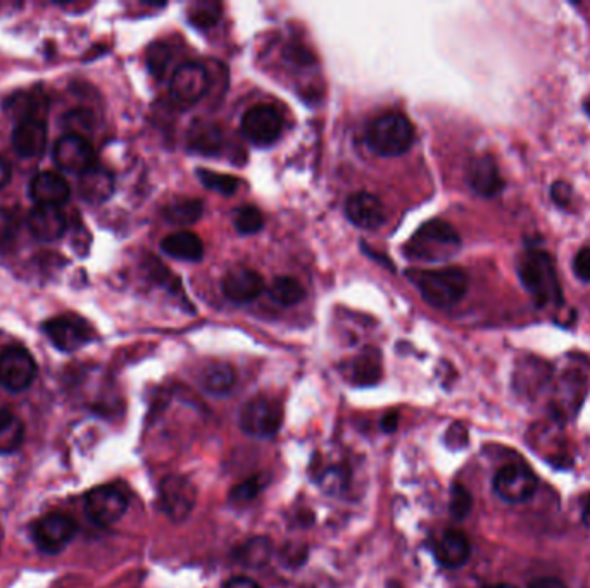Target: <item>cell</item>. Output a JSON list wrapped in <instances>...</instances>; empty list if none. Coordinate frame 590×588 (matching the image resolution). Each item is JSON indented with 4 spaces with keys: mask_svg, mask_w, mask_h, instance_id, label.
I'll use <instances>...</instances> for the list:
<instances>
[{
    "mask_svg": "<svg viewBox=\"0 0 590 588\" xmlns=\"http://www.w3.org/2000/svg\"><path fill=\"white\" fill-rule=\"evenodd\" d=\"M344 483H346V476L340 470H328L321 476V488H325V492H339L340 488L344 487Z\"/></svg>",
    "mask_w": 590,
    "mask_h": 588,
    "instance_id": "cell-42",
    "label": "cell"
},
{
    "mask_svg": "<svg viewBox=\"0 0 590 588\" xmlns=\"http://www.w3.org/2000/svg\"><path fill=\"white\" fill-rule=\"evenodd\" d=\"M42 102L45 104V99H38V95L16 94L9 97L6 109L9 113H13L14 116H18L19 121L28 118L40 119L38 111H40Z\"/></svg>",
    "mask_w": 590,
    "mask_h": 588,
    "instance_id": "cell-32",
    "label": "cell"
},
{
    "mask_svg": "<svg viewBox=\"0 0 590 588\" xmlns=\"http://www.w3.org/2000/svg\"><path fill=\"white\" fill-rule=\"evenodd\" d=\"M271 551L273 549L268 538H252L240 547L239 561L247 568H263L270 563Z\"/></svg>",
    "mask_w": 590,
    "mask_h": 588,
    "instance_id": "cell-31",
    "label": "cell"
},
{
    "mask_svg": "<svg viewBox=\"0 0 590 588\" xmlns=\"http://www.w3.org/2000/svg\"><path fill=\"white\" fill-rule=\"evenodd\" d=\"M18 233V221L11 211L6 207H0V247L13 242V238Z\"/></svg>",
    "mask_w": 590,
    "mask_h": 588,
    "instance_id": "cell-40",
    "label": "cell"
},
{
    "mask_svg": "<svg viewBox=\"0 0 590 588\" xmlns=\"http://www.w3.org/2000/svg\"><path fill=\"white\" fill-rule=\"evenodd\" d=\"M9 180H11V166H9L6 159L0 157V190L6 187Z\"/></svg>",
    "mask_w": 590,
    "mask_h": 588,
    "instance_id": "cell-47",
    "label": "cell"
},
{
    "mask_svg": "<svg viewBox=\"0 0 590 588\" xmlns=\"http://www.w3.org/2000/svg\"><path fill=\"white\" fill-rule=\"evenodd\" d=\"M95 159L97 157H95L94 145L83 135L66 133L57 140L54 147V161L57 166L76 175H83L88 169L97 166Z\"/></svg>",
    "mask_w": 590,
    "mask_h": 588,
    "instance_id": "cell-11",
    "label": "cell"
},
{
    "mask_svg": "<svg viewBox=\"0 0 590 588\" xmlns=\"http://www.w3.org/2000/svg\"><path fill=\"white\" fill-rule=\"evenodd\" d=\"M521 283L539 307L563 304L553 257L539 249L525 252L518 263Z\"/></svg>",
    "mask_w": 590,
    "mask_h": 588,
    "instance_id": "cell-3",
    "label": "cell"
},
{
    "mask_svg": "<svg viewBox=\"0 0 590 588\" xmlns=\"http://www.w3.org/2000/svg\"><path fill=\"white\" fill-rule=\"evenodd\" d=\"M64 123H66V128L70 130L68 133H76V135H83L85 137V132L92 130L94 116L87 109H75V111H71L66 116Z\"/></svg>",
    "mask_w": 590,
    "mask_h": 588,
    "instance_id": "cell-39",
    "label": "cell"
},
{
    "mask_svg": "<svg viewBox=\"0 0 590 588\" xmlns=\"http://www.w3.org/2000/svg\"><path fill=\"white\" fill-rule=\"evenodd\" d=\"M128 509L126 495L114 487H97L85 495L88 520L99 526H111L123 518Z\"/></svg>",
    "mask_w": 590,
    "mask_h": 588,
    "instance_id": "cell-10",
    "label": "cell"
},
{
    "mask_svg": "<svg viewBox=\"0 0 590 588\" xmlns=\"http://www.w3.org/2000/svg\"><path fill=\"white\" fill-rule=\"evenodd\" d=\"M387 588H402V587L397 582H389V583H387Z\"/></svg>",
    "mask_w": 590,
    "mask_h": 588,
    "instance_id": "cell-51",
    "label": "cell"
},
{
    "mask_svg": "<svg viewBox=\"0 0 590 588\" xmlns=\"http://www.w3.org/2000/svg\"><path fill=\"white\" fill-rule=\"evenodd\" d=\"M190 147L204 156H216L223 145V135L213 123H195L190 130Z\"/></svg>",
    "mask_w": 590,
    "mask_h": 588,
    "instance_id": "cell-27",
    "label": "cell"
},
{
    "mask_svg": "<svg viewBox=\"0 0 590 588\" xmlns=\"http://www.w3.org/2000/svg\"><path fill=\"white\" fill-rule=\"evenodd\" d=\"M70 195L68 182L52 171L38 173L30 183V197L37 206H63L64 202L70 201Z\"/></svg>",
    "mask_w": 590,
    "mask_h": 588,
    "instance_id": "cell-20",
    "label": "cell"
},
{
    "mask_svg": "<svg viewBox=\"0 0 590 588\" xmlns=\"http://www.w3.org/2000/svg\"><path fill=\"white\" fill-rule=\"evenodd\" d=\"M264 487H266V478L264 476H252L249 480H245L237 487L232 488L230 502H233V504H247V502L254 501L261 494Z\"/></svg>",
    "mask_w": 590,
    "mask_h": 588,
    "instance_id": "cell-36",
    "label": "cell"
},
{
    "mask_svg": "<svg viewBox=\"0 0 590 588\" xmlns=\"http://www.w3.org/2000/svg\"><path fill=\"white\" fill-rule=\"evenodd\" d=\"M582 521H584V525L590 530V495L587 497V501H585L584 509H582Z\"/></svg>",
    "mask_w": 590,
    "mask_h": 588,
    "instance_id": "cell-48",
    "label": "cell"
},
{
    "mask_svg": "<svg viewBox=\"0 0 590 588\" xmlns=\"http://www.w3.org/2000/svg\"><path fill=\"white\" fill-rule=\"evenodd\" d=\"M415 142V128L406 116L387 113L371 121L366 130V144L382 157L406 154Z\"/></svg>",
    "mask_w": 590,
    "mask_h": 588,
    "instance_id": "cell-4",
    "label": "cell"
},
{
    "mask_svg": "<svg viewBox=\"0 0 590 588\" xmlns=\"http://www.w3.org/2000/svg\"><path fill=\"white\" fill-rule=\"evenodd\" d=\"M573 273L582 282H590V247H584L573 259Z\"/></svg>",
    "mask_w": 590,
    "mask_h": 588,
    "instance_id": "cell-41",
    "label": "cell"
},
{
    "mask_svg": "<svg viewBox=\"0 0 590 588\" xmlns=\"http://www.w3.org/2000/svg\"><path fill=\"white\" fill-rule=\"evenodd\" d=\"M282 420L280 404L266 397H258L247 402L239 416L242 432L258 438L273 437L280 430Z\"/></svg>",
    "mask_w": 590,
    "mask_h": 588,
    "instance_id": "cell-6",
    "label": "cell"
},
{
    "mask_svg": "<svg viewBox=\"0 0 590 588\" xmlns=\"http://www.w3.org/2000/svg\"><path fill=\"white\" fill-rule=\"evenodd\" d=\"M397 425H399V414L387 413L383 416L382 430L383 432L392 433L396 432Z\"/></svg>",
    "mask_w": 590,
    "mask_h": 588,
    "instance_id": "cell-46",
    "label": "cell"
},
{
    "mask_svg": "<svg viewBox=\"0 0 590 588\" xmlns=\"http://www.w3.org/2000/svg\"><path fill=\"white\" fill-rule=\"evenodd\" d=\"M201 385L213 395H225L235 385V371L226 363H211L202 370Z\"/></svg>",
    "mask_w": 590,
    "mask_h": 588,
    "instance_id": "cell-26",
    "label": "cell"
},
{
    "mask_svg": "<svg viewBox=\"0 0 590 588\" xmlns=\"http://www.w3.org/2000/svg\"><path fill=\"white\" fill-rule=\"evenodd\" d=\"M28 228L38 240L54 242L63 237L68 228V219L61 207L37 206L28 214Z\"/></svg>",
    "mask_w": 590,
    "mask_h": 588,
    "instance_id": "cell-19",
    "label": "cell"
},
{
    "mask_svg": "<svg viewBox=\"0 0 590 588\" xmlns=\"http://www.w3.org/2000/svg\"><path fill=\"white\" fill-rule=\"evenodd\" d=\"M485 588H516L515 585H511V583H494V585H489V587Z\"/></svg>",
    "mask_w": 590,
    "mask_h": 588,
    "instance_id": "cell-49",
    "label": "cell"
},
{
    "mask_svg": "<svg viewBox=\"0 0 590 588\" xmlns=\"http://www.w3.org/2000/svg\"><path fill=\"white\" fill-rule=\"evenodd\" d=\"M346 216L361 230H377L385 221V207L375 195L359 192L347 199Z\"/></svg>",
    "mask_w": 590,
    "mask_h": 588,
    "instance_id": "cell-18",
    "label": "cell"
},
{
    "mask_svg": "<svg viewBox=\"0 0 590 588\" xmlns=\"http://www.w3.org/2000/svg\"><path fill=\"white\" fill-rule=\"evenodd\" d=\"M471 545L465 533L449 530L435 545V557L442 566L458 570L470 561Z\"/></svg>",
    "mask_w": 590,
    "mask_h": 588,
    "instance_id": "cell-22",
    "label": "cell"
},
{
    "mask_svg": "<svg viewBox=\"0 0 590 588\" xmlns=\"http://www.w3.org/2000/svg\"><path fill=\"white\" fill-rule=\"evenodd\" d=\"M76 535V523L66 514L52 513L33 526V540L40 551L56 554L63 551Z\"/></svg>",
    "mask_w": 590,
    "mask_h": 588,
    "instance_id": "cell-12",
    "label": "cell"
},
{
    "mask_svg": "<svg viewBox=\"0 0 590 588\" xmlns=\"http://www.w3.org/2000/svg\"><path fill=\"white\" fill-rule=\"evenodd\" d=\"M25 442V425L18 416L0 411V454H13Z\"/></svg>",
    "mask_w": 590,
    "mask_h": 588,
    "instance_id": "cell-28",
    "label": "cell"
},
{
    "mask_svg": "<svg viewBox=\"0 0 590 588\" xmlns=\"http://www.w3.org/2000/svg\"><path fill=\"white\" fill-rule=\"evenodd\" d=\"M461 237L442 219H432L416 230L404 245V256L418 263H444L458 254Z\"/></svg>",
    "mask_w": 590,
    "mask_h": 588,
    "instance_id": "cell-2",
    "label": "cell"
},
{
    "mask_svg": "<svg viewBox=\"0 0 590 588\" xmlns=\"http://www.w3.org/2000/svg\"><path fill=\"white\" fill-rule=\"evenodd\" d=\"M233 225L237 228V232L242 233V235H254L263 228V214L256 206L239 207L237 213H235V218H233Z\"/></svg>",
    "mask_w": 590,
    "mask_h": 588,
    "instance_id": "cell-34",
    "label": "cell"
},
{
    "mask_svg": "<svg viewBox=\"0 0 590 588\" xmlns=\"http://www.w3.org/2000/svg\"><path fill=\"white\" fill-rule=\"evenodd\" d=\"M468 185L475 194L482 197H496L504 188V180L499 175L496 161L490 156H478L468 164Z\"/></svg>",
    "mask_w": 590,
    "mask_h": 588,
    "instance_id": "cell-17",
    "label": "cell"
},
{
    "mask_svg": "<svg viewBox=\"0 0 590 588\" xmlns=\"http://www.w3.org/2000/svg\"><path fill=\"white\" fill-rule=\"evenodd\" d=\"M195 175L201 180L204 187L211 188L214 192H220L223 195H232L239 188V180L235 176L216 173L211 169H197Z\"/></svg>",
    "mask_w": 590,
    "mask_h": 588,
    "instance_id": "cell-33",
    "label": "cell"
},
{
    "mask_svg": "<svg viewBox=\"0 0 590 588\" xmlns=\"http://www.w3.org/2000/svg\"><path fill=\"white\" fill-rule=\"evenodd\" d=\"M584 376L578 371H568L561 376L553 397V414L559 421L573 420L580 411L585 397Z\"/></svg>",
    "mask_w": 590,
    "mask_h": 588,
    "instance_id": "cell-15",
    "label": "cell"
},
{
    "mask_svg": "<svg viewBox=\"0 0 590 588\" xmlns=\"http://www.w3.org/2000/svg\"><path fill=\"white\" fill-rule=\"evenodd\" d=\"M409 282L430 306L447 309L456 306L468 290V275L458 266L440 269H409Z\"/></svg>",
    "mask_w": 590,
    "mask_h": 588,
    "instance_id": "cell-1",
    "label": "cell"
},
{
    "mask_svg": "<svg viewBox=\"0 0 590 588\" xmlns=\"http://www.w3.org/2000/svg\"><path fill=\"white\" fill-rule=\"evenodd\" d=\"M530 588H566V585L561 580H558V578H549V576H546V578L535 580L530 585Z\"/></svg>",
    "mask_w": 590,
    "mask_h": 588,
    "instance_id": "cell-45",
    "label": "cell"
},
{
    "mask_svg": "<svg viewBox=\"0 0 590 588\" xmlns=\"http://www.w3.org/2000/svg\"><path fill=\"white\" fill-rule=\"evenodd\" d=\"M44 332L51 338L52 344L64 352L76 351L92 338V330L88 328L87 323L82 318L73 316H57L45 321Z\"/></svg>",
    "mask_w": 590,
    "mask_h": 588,
    "instance_id": "cell-14",
    "label": "cell"
},
{
    "mask_svg": "<svg viewBox=\"0 0 590 588\" xmlns=\"http://www.w3.org/2000/svg\"><path fill=\"white\" fill-rule=\"evenodd\" d=\"M223 588H261L259 587L258 583L251 580V578H245V576H237V578H232V580H228L225 583V587Z\"/></svg>",
    "mask_w": 590,
    "mask_h": 588,
    "instance_id": "cell-44",
    "label": "cell"
},
{
    "mask_svg": "<svg viewBox=\"0 0 590 588\" xmlns=\"http://www.w3.org/2000/svg\"><path fill=\"white\" fill-rule=\"evenodd\" d=\"M471 507H473V497L470 490L461 483H454L451 487V497H449V511L452 516L456 520H465L471 513Z\"/></svg>",
    "mask_w": 590,
    "mask_h": 588,
    "instance_id": "cell-35",
    "label": "cell"
},
{
    "mask_svg": "<svg viewBox=\"0 0 590 588\" xmlns=\"http://www.w3.org/2000/svg\"><path fill=\"white\" fill-rule=\"evenodd\" d=\"M170 61L171 49L163 42L152 45L149 52H147V66L151 69L152 75L157 76V78H161L166 73Z\"/></svg>",
    "mask_w": 590,
    "mask_h": 588,
    "instance_id": "cell-38",
    "label": "cell"
},
{
    "mask_svg": "<svg viewBox=\"0 0 590 588\" xmlns=\"http://www.w3.org/2000/svg\"><path fill=\"white\" fill-rule=\"evenodd\" d=\"M270 297L280 306H295L306 297V290L292 276H278L270 285Z\"/></svg>",
    "mask_w": 590,
    "mask_h": 588,
    "instance_id": "cell-30",
    "label": "cell"
},
{
    "mask_svg": "<svg viewBox=\"0 0 590 588\" xmlns=\"http://www.w3.org/2000/svg\"><path fill=\"white\" fill-rule=\"evenodd\" d=\"M352 382L358 385H375L382 378V356L375 347H368L361 352L351 366Z\"/></svg>",
    "mask_w": 590,
    "mask_h": 588,
    "instance_id": "cell-25",
    "label": "cell"
},
{
    "mask_svg": "<svg viewBox=\"0 0 590 588\" xmlns=\"http://www.w3.org/2000/svg\"><path fill=\"white\" fill-rule=\"evenodd\" d=\"M37 364L23 347H9L0 354V385L9 392H23L32 385Z\"/></svg>",
    "mask_w": 590,
    "mask_h": 588,
    "instance_id": "cell-9",
    "label": "cell"
},
{
    "mask_svg": "<svg viewBox=\"0 0 590 588\" xmlns=\"http://www.w3.org/2000/svg\"><path fill=\"white\" fill-rule=\"evenodd\" d=\"M551 194H553V199L558 202L559 206H568V202L572 199V190L563 182L554 183Z\"/></svg>",
    "mask_w": 590,
    "mask_h": 588,
    "instance_id": "cell-43",
    "label": "cell"
},
{
    "mask_svg": "<svg viewBox=\"0 0 590 588\" xmlns=\"http://www.w3.org/2000/svg\"><path fill=\"white\" fill-rule=\"evenodd\" d=\"M13 145L19 156H42L47 145V126L44 119L28 118L18 121L13 132Z\"/></svg>",
    "mask_w": 590,
    "mask_h": 588,
    "instance_id": "cell-21",
    "label": "cell"
},
{
    "mask_svg": "<svg viewBox=\"0 0 590 588\" xmlns=\"http://www.w3.org/2000/svg\"><path fill=\"white\" fill-rule=\"evenodd\" d=\"M80 195L90 204H101L107 201L114 192V176L102 166H94L87 173L80 175Z\"/></svg>",
    "mask_w": 590,
    "mask_h": 588,
    "instance_id": "cell-23",
    "label": "cell"
},
{
    "mask_svg": "<svg viewBox=\"0 0 590 588\" xmlns=\"http://www.w3.org/2000/svg\"><path fill=\"white\" fill-rule=\"evenodd\" d=\"M164 216L173 223V225L189 226L197 223L202 216V201L199 199H187V197H178L171 201L166 209Z\"/></svg>",
    "mask_w": 590,
    "mask_h": 588,
    "instance_id": "cell-29",
    "label": "cell"
},
{
    "mask_svg": "<svg viewBox=\"0 0 590 588\" xmlns=\"http://www.w3.org/2000/svg\"><path fill=\"white\" fill-rule=\"evenodd\" d=\"M584 107H585V113L589 114V116H590V97H589V99H587V101H585Z\"/></svg>",
    "mask_w": 590,
    "mask_h": 588,
    "instance_id": "cell-50",
    "label": "cell"
},
{
    "mask_svg": "<svg viewBox=\"0 0 590 588\" xmlns=\"http://www.w3.org/2000/svg\"><path fill=\"white\" fill-rule=\"evenodd\" d=\"M282 132V116L273 106L258 104L242 116V133L249 142L258 147L275 144Z\"/></svg>",
    "mask_w": 590,
    "mask_h": 588,
    "instance_id": "cell-8",
    "label": "cell"
},
{
    "mask_svg": "<svg viewBox=\"0 0 590 588\" xmlns=\"http://www.w3.org/2000/svg\"><path fill=\"white\" fill-rule=\"evenodd\" d=\"M197 501V490L189 478L180 475H170L159 485V504L163 513L175 523L189 518L194 511Z\"/></svg>",
    "mask_w": 590,
    "mask_h": 588,
    "instance_id": "cell-7",
    "label": "cell"
},
{
    "mask_svg": "<svg viewBox=\"0 0 590 588\" xmlns=\"http://www.w3.org/2000/svg\"><path fill=\"white\" fill-rule=\"evenodd\" d=\"M221 290L228 301L237 302V304H247L254 299H258L263 294L264 280L258 271L251 268H233L223 276Z\"/></svg>",
    "mask_w": 590,
    "mask_h": 588,
    "instance_id": "cell-16",
    "label": "cell"
},
{
    "mask_svg": "<svg viewBox=\"0 0 590 588\" xmlns=\"http://www.w3.org/2000/svg\"><path fill=\"white\" fill-rule=\"evenodd\" d=\"M208 71L199 63H185L171 76V97L182 106H194L208 94Z\"/></svg>",
    "mask_w": 590,
    "mask_h": 588,
    "instance_id": "cell-13",
    "label": "cell"
},
{
    "mask_svg": "<svg viewBox=\"0 0 590 588\" xmlns=\"http://www.w3.org/2000/svg\"><path fill=\"white\" fill-rule=\"evenodd\" d=\"M161 249L164 254L187 261V263H197L204 256V244L201 238L192 232H178L168 235L161 242Z\"/></svg>",
    "mask_w": 590,
    "mask_h": 588,
    "instance_id": "cell-24",
    "label": "cell"
},
{
    "mask_svg": "<svg viewBox=\"0 0 590 588\" xmlns=\"http://www.w3.org/2000/svg\"><path fill=\"white\" fill-rule=\"evenodd\" d=\"M492 487L501 501L523 504L534 497L539 487V478L527 464H506L497 471Z\"/></svg>",
    "mask_w": 590,
    "mask_h": 588,
    "instance_id": "cell-5",
    "label": "cell"
},
{
    "mask_svg": "<svg viewBox=\"0 0 590 588\" xmlns=\"http://www.w3.org/2000/svg\"><path fill=\"white\" fill-rule=\"evenodd\" d=\"M220 14V4L199 2V4L190 7V23L197 26V28H209V26L216 25V21L220 19Z\"/></svg>",
    "mask_w": 590,
    "mask_h": 588,
    "instance_id": "cell-37",
    "label": "cell"
}]
</instances>
